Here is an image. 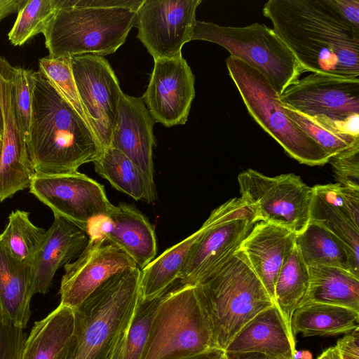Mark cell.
<instances>
[{
	"mask_svg": "<svg viewBox=\"0 0 359 359\" xmlns=\"http://www.w3.org/2000/svg\"><path fill=\"white\" fill-rule=\"evenodd\" d=\"M263 14L304 72L359 78V29L330 0H269Z\"/></svg>",
	"mask_w": 359,
	"mask_h": 359,
	"instance_id": "cell-1",
	"label": "cell"
},
{
	"mask_svg": "<svg viewBox=\"0 0 359 359\" xmlns=\"http://www.w3.org/2000/svg\"><path fill=\"white\" fill-rule=\"evenodd\" d=\"M32 120L27 143L38 174L78 171L93 162L102 149L88 123L39 72H34Z\"/></svg>",
	"mask_w": 359,
	"mask_h": 359,
	"instance_id": "cell-2",
	"label": "cell"
},
{
	"mask_svg": "<svg viewBox=\"0 0 359 359\" xmlns=\"http://www.w3.org/2000/svg\"><path fill=\"white\" fill-rule=\"evenodd\" d=\"M140 277L138 267L122 271L74 309L72 334L57 359H111L138 304Z\"/></svg>",
	"mask_w": 359,
	"mask_h": 359,
	"instance_id": "cell-3",
	"label": "cell"
},
{
	"mask_svg": "<svg viewBox=\"0 0 359 359\" xmlns=\"http://www.w3.org/2000/svg\"><path fill=\"white\" fill-rule=\"evenodd\" d=\"M196 287L215 347L224 351L252 319L274 305L240 249Z\"/></svg>",
	"mask_w": 359,
	"mask_h": 359,
	"instance_id": "cell-4",
	"label": "cell"
},
{
	"mask_svg": "<svg viewBox=\"0 0 359 359\" xmlns=\"http://www.w3.org/2000/svg\"><path fill=\"white\" fill-rule=\"evenodd\" d=\"M138 9L129 6H88L79 0H57L42 33L48 56L72 57L115 53L135 25Z\"/></svg>",
	"mask_w": 359,
	"mask_h": 359,
	"instance_id": "cell-5",
	"label": "cell"
},
{
	"mask_svg": "<svg viewBox=\"0 0 359 359\" xmlns=\"http://www.w3.org/2000/svg\"><path fill=\"white\" fill-rule=\"evenodd\" d=\"M213 348L196 286L174 285L157 306L140 359H179Z\"/></svg>",
	"mask_w": 359,
	"mask_h": 359,
	"instance_id": "cell-6",
	"label": "cell"
},
{
	"mask_svg": "<svg viewBox=\"0 0 359 359\" xmlns=\"http://www.w3.org/2000/svg\"><path fill=\"white\" fill-rule=\"evenodd\" d=\"M226 65L248 113L290 157L311 166L329 162L330 157L320 146L286 115L264 74L236 57H228Z\"/></svg>",
	"mask_w": 359,
	"mask_h": 359,
	"instance_id": "cell-7",
	"label": "cell"
},
{
	"mask_svg": "<svg viewBox=\"0 0 359 359\" xmlns=\"http://www.w3.org/2000/svg\"><path fill=\"white\" fill-rule=\"evenodd\" d=\"M192 40L217 43L231 56L254 67L265 76L278 96L304 73L283 41L264 24L228 27L196 20Z\"/></svg>",
	"mask_w": 359,
	"mask_h": 359,
	"instance_id": "cell-8",
	"label": "cell"
},
{
	"mask_svg": "<svg viewBox=\"0 0 359 359\" xmlns=\"http://www.w3.org/2000/svg\"><path fill=\"white\" fill-rule=\"evenodd\" d=\"M258 222L255 212L241 197L212 211L201 226L179 276L180 285L196 286L239 250Z\"/></svg>",
	"mask_w": 359,
	"mask_h": 359,
	"instance_id": "cell-9",
	"label": "cell"
},
{
	"mask_svg": "<svg viewBox=\"0 0 359 359\" xmlns=\"http://www.w3.org/2000/svg\"><path fill=\"white\" fill-rule=\"evenodd\" d=\"M279 100L322 123L359 137V78L311 73L290 85Z\"/></svg>",
	"mask_w": 359,
	"mask_h": 359,
	"instance_id": "cell-10",
	"label": "cell"
},
{
	"mask_svg": "<svg viewBox=\"0 0 359 359\" xmlns=\"http://www.w3.org/2000/svg\"><path fill=\"white\" fill-rule=\"evenodd\" d=\"M241 198L257 221L285 227L297 234L309 222L312 187L292 173L266 176L248 169L238 176Z\"/></svg>",
	"mask_w": 359,
	"mask_h": 359,
	"instance_id": "cell-11",
	"label": "cell"
},
{
	"mask_svg": "<svg viewBox=\"0 0 359 359\" xmlns=\"http://www.w3.org/2000/svg\"><path fill=\"white\" fill-rule=\"evenodd\" d=\"M29 188V192L54 215L75 223L86 232L89 224L107 216L113 205L102 184L78 171L35 173Z\"/></svg>",
	"mask_w": 359,
	"mask_h": 359,
	"instance_id": "cell-12",
	"label": "cell"
},
{
	"mask_svg": "<svg viewBox=\"0 0 359 359\" xmlns=\"http://www.w3.org/2000/svg\"><path fill=\"white\" fill-rule=\"evenodd\" d=\"M72 69L88 123L102 149L108 148L123 93L117 77L108 61L100 55L72 57Z\"/></svg>",
	"mask_w": 359,
	"mask_h": 359,
	"instance_id": "cell-13",
	"label": "cell"
},
{
	"mask_svg": "<svg viewBox=\"0 0 359 359\" xmlns=\"http://www.w3.org/2000/svg\"><path fill=\"white\" fill-rule=\"evenodd\" d=\"M201 0H144L137 11V37L154 58L182 55L192 40L196 11Z\"/></svg>",
	"mask_w": 359,
	"mask_h": 359,
	"instance_id": "cell-14",
	"label": "cell"
},
{
	"mask_svg": "<svg viewBox=\"0 0 359 359\" xmlns=\"http://www.w3.org/2000/svg\"><path fill=\"white\" fill-rule=\"evenodd\" d=\"M88 237L79 257L64 266L59 290L60 304L74 309L115 274L137 267L135 261L116 245L95 234Z\"/></svg>",
	"mask_w": 359,
	"mask_h": 359,
	"instance_id": "cell-15",
	"label": "cell"
},
{
	"mask_svg": "<svg viewBox=\"0 0 359 359\" xmlns=\"http://www.w3.org/2000/svg\"><path fill=\"white\" fill-rule=\"evenodd\" d=\"M195 76L182 55L154 61L142 97L155 123L165 127L184 125L195 97Z\"/></svg>",
	"mask_w": 359,
	"mask_h": 359,
	"instance_id": "cell-16",
	"label": "cell"
},
{
	"mask_svg": "<svg viewBox=\"0 0 359 359\" xmlns=\"http://www.w3.org/2000/svg\"><path fill=\"white\" fill-rule=\"evenodd\" d=\"M87 233L101 236L121 248L140 269L154 259L157 253L154 226L137 208L126 203L113 205L107 216L93 221Z\"/></svg>",
	"mask_w": 359,
	"mask_h": 359,
	"instance_id": "cell-17",
	"label": "cell"
},
{
	"mask_svg": "<svg viewBox=\"0 0 359 359\" xmlns=\"http://www.w3.org/2000/svg\"><path fill=\"white\" fill-rule=\"evenodd\" d=\"M154 120L142 97L123 93L112 133L111 146L125 154L156 189L152 158Z\"/></svg>",
	"mask_w": 359,
	"mask_h": 359,
	"instance_id": "cell-18",
	"label": "cell"
},
{
	"mask_svg": "<svg viewBox=\"0 0 359 359\" xmlns=\"http://www.w3.org/2000/svg\"><path fill=\"white\" fill-rule=\"evenodd\" d=\"M309 221L323 226L359 256V189L339 183L312 187Z\"/></svg>",
	"mask_w": 359,
	"mask_h": 359,
	"instance_id": "cell-19",
	"label": "cell"
},
{
	"mask_svg": "<svg viewBox=\"0 0 359 359\" xmlns=\"http://www.w3.org/2000/svg\"><path fill=\"white\" fill-rule=\"evenodd\" d=\"M88 238L81 226L54 215L53 222L32 264V296L48 292L56 271L82 252Z\"/></svg>",
	"mask_w": 359,
	"mask_h": 359,
	"instance_id": "cell-20",
	"label": "cell"
},
{
	"mask_svg": "<svg viewBox=\"0 0 359 359\" xmlns=\"http://www.w3.org/2000/svg\"><path fill=\"white\" fill-rule=\"evenodd\" d=\"M296 236L285 227L259 221L240 245L273 302L277 275L295 247Z\"/></svg>",
	"mask_w": 359,
	"mask_h": 359,
	"instance_id": "cell-21",
	"label": "cell"
},
{
	"mask_svg": "<svg viewBox=\"0 0 359 359\" xmlns=\"http://www.w3.org/2000/svg\"><path fill=\"white\" fill-rule=\"evenodd\" d=\"M294 337L275 306L252 319L224 350L227 355L262 353L278 359H295Z\"/></svg>",
	"mask_w": 359,
	"mask_h": 359,
	"instance_id": "cell-22",
	"label": "cell"
},
{
	"mask_svg": "<svg viewBox=\"0 0 359 359\" xmlns=\"http://www.w3.org/2000/svg\"><path fill=\"white\" fill-rule=\"evenodd\" d=\"M32 265L14 258L0 241V325L25 329L31 316Z\"/></svg>",
	"mask_w": 359,
	"mask_h": 359,
	"instance_id": "cell-23",
	"label": "cell"
},
{
	"mask_svg": "<svg viewBox=\"0 0 359 359\" xmlns=\"http://www.w3.org/2000/svg\"><path fill=\"white\" fill-rule=\"evenodd\" d=\"M295 245L308 267H338L359 277L358 257L341 240L319 224L309 221L297 234Z\"/></svg>",
	"mask_w": 359,
	"mask_h": 359,
	"instance_id": "cell-24",
	"label": "cell"
},
{
	"mask_svg": "<svg viewBox=\"0 0 359 359\" xmlns=\"http://www.w3.org/2000/svg\"><path fill=\"white\" fill-rule=\"evenodd\" d=\"M359 311L342 306L311 302L299 305L291 320L294 337L334 336L359 328Z\"/></svg>",
	"mask_w": 359,
	"mask_h": 359,
	"instance_id": "cell-25",
	"label": "cell"
},
{
	"mask_svg": "<svg viewBox=\"0 0 359 359\" xmlns=\"http://www.w3.org/2000/svg\"><path fill=\"white\" fill-rule=\"evenodd\" d=\"M74 309L60 304L34 323L24 344L21 359H57L72 334Z\"/></svg>",
	"mask_w": 359,
	"mask_h": 359,
	"instance_id": "cell-26",
	"label": "cell"
},
{
	"mask_svg": "<svg viewBox=\"0 0 359 359\" xmlns=\"http://www.w3.org/2000/svg\"><path fill=\"white\" fill-rule=\"evenodd\" d=\"M308 268L309 284L301 304L325 303L359 311L358 276L338 267L317 266Z\"/></svg>",
	"mask_w": 359,
	"mask_h": 359,
	"instance_id": "cell-27",
	"label": "cell"
},
{
	"mask_svg": "<svg viewBox=\"0 0 359 359\" xmlns=\"http://www.w3.org/2000/svg\"><path fill=\"white\" fill-rule=\"evenodd\" d=\"M201 232L200 228L141 269L140 297L143 300L161 297L175 285Z\"/></svg>",
	"mask_w": 359,
	"mask_h": 359,
	"instance_id": "cell-28",
	"label": "cell"
},
{
	"mask_svg": "<svg viewBox=\"0 0 359 359\" xmlns=\"http://www.w3.org/2000/svg\"><path fill=\"white\" fill-rule=\"evenodd\" d=\"M95 172L116 189L135 200L152 203L157 198L140 169L119 150L109 147L102 149L93 162Z\"/></svg>",
	"mask_w": 359,
	"mask_h": 359,
	"instance_id": "cell-29",
	"label": "cell"
},
{
	"mask_svg": "<svg viewBox=\"0 0 359 359\" xmlns=\"http://www.w3.org/2000/svg\"><path fill=\"white\" fill-rule=\"evenodd\" d=\"M309 284V268L295 245L280 268L274 287V304L292 334V317L305 297Z\"/></svg>",
	"mask_w": 359,
	"mask_h": 359,
	"instance_id": "cell-30",
	"label": "cell"
},
{
	"mask_svg": "<svg viewBox=\"0 0 359 359\" xmlns=\"http://www.w3.org/2000/svg\"><path fill=\"white\" fill-rule=\"evenodd\" d=\"M29 215L25 210L11 212L0 234V241L14 258L32 265L42 247L46 231L34 225Z\"/></svg>",
	"mask_w": 359,
	"mask_h": 359,
	"instance_id": "cell-31",
	"label": "cell"
},
{
	"mask_svg": "<svg viewBox=\"0 0 359 359\" xmlns=\"http://www.w3.org/2000/svg\"><path fill=\"white\" fill-rule=\"evenodd\" d=\"M57 7V0L25 1L18 10L14 25L8 34L13 46H22L43 33Z\"/></svg>",
	"mask_w": 359,
	"mask_h": 359,
	"instance_id": "cell-32",
	"label": "cell"
},
{
	"mask_svg": "<svg viewBox=\"0 0 359 359\" xmlns=\"http://www.w3.org/2000/svg\"><path fill=\"white\" fill-rule=\"evenodd\" d=\"M162 296L150 300H143L140 297L129 328L111 359L141 358L152 318Z\"/></svg>",
	"mask_w": 359,
	"mask_h": 359,
	"instance_id": "cell-33",
	"label": "cell"
},
{
	"mask_svg": "<svg viewBox=\"0 0 359 359\" xmlns=\"http://www.w3.org/2000/svg\"><path fill=\"white\" fill-rule=\"evenodd\" d=\"M282 105L290 119L318 144L330 157L359 142V137L341 132L286 105Z\"/></svg>",
	"mask_w": 359,
	"mask_h": 359,
	"instance_id": "cell-34",
	"label": "cell"
},
{
	"mask_svg": "<svg viewBox=\"0 0 359 359\" xmlns=\"http://www.w3.org/2000/svg\"><path fill=\"white\" fill-rule=\"evenodd\" d=\"M39 71L88 123L76 86L72 69V57H42L39 60Z\"/></svg>",
	"mask_w": 359,
	"mask_h": 359,
	"instance_id": "cell-35",
	"label": "cell"
},
{
	"mask_svg": "<svg viewBox=\"0 0 359 359\" xmlns=\"http://www.w3.org/2000/svg\"><path fill=\"white\" fill-rule=\"evenodd\" d=\"M34 71L14 67L11 79V91L15 120L26 144L32 120V92Z\"/></svg>",
	"mask_w": 359,
	"mask_h": 359,
	"instance_id": "cell-36",
	"label": "cell"
},
{
	"mask_svg": "<svg viewBox=\"0 0 359 359\" xmlns=\"http://www.w3.org/2000/svg\"><path fill=\"white\" fill-rule=\"evenodd\" d=\"M337 183L359 189V142L330 157Z\"/></svg>",
	"mask_w": 359,
	"mask_h": 359,
	"instance_id": "cell-37",
	"label": "cell"
},
{
	"mask_svg": "<svg viewBox=\"0 0 359 359\" xmlns=\"http://www.w3.org/2000/svg\"><path fill=\"white\" fill-rule=\"evenodd\" d=\"M27 337L23 329L0 325V359H21Z\"/></svg>",
	"mask_w": 359,
	"mask_h": 359,
	"instance_id": "cell-38",
	"label": "cell"
},
{
	"mask_svg": "<svg viewBox=\"0 0 359 359\" xmlns=\"http://www.w3.org/2000/svg\"><path fill=\"white\" fill-rule=\"evenodd\" d=\"M330 2L346 21L359 29V0H330Z\"/></svg>",
	"mask_w": 359,
	"mask_h": 359,
	"instance_id": "cell-39",
	"label": "cell"
},
{
	"mask_svg": "<svg viewBox=\"0 0 359 359\" xmlns=\"http://www.w3.org/2000/svg\"><path fill=\"white\" fill-rule=\"evenodd\" d=\"M336 347L342 359H359V328L339 339Z\"/></svg>",
	"mask_w": 359,
	"mask_h": 359,
	"instance_id": "cell-40",
	"label": "cell"
},
{
	"mask_svg": "<svg viewBox=\"0 0 359 359\" xmlns=\"http://www.w3.org/2000/svg\"><path fill=\"white\" fill-rule=\"evenodd\" d=\"M25 1L24 0H0V23L9 15L18 11Z\"/></svg>",
	"mask_w": 359,
	"mask_h": 359,
	"instance_id": "cell-41",
	"label": "cell"
},
{
	"mask_svg": "<svg viewBox=\"0 0 359 359\" xmlns=\"http://www.w3.org/2000/svg\"><path fill=\"white\" fill-rule=\"evenodd\" d=\"M224 354V351L219 348H210L203 353L194 354L179 359H222Z\"/></svg>",
	"mask_w": 359,
	"mask_h": 359,
	"instance_id": "cell-42",
	"label": "cell"
},
{
	"mask_svg": "<svg viewBox=\"0 0 359 359\" xmlns=\"http://www.w3.org/2000/svg\"><path fill=\"white\" fill-rule=\"evenodd\" d=\"M11 64L2 56L0 55V86L1 81L6 69L9 67ZM4 116H3V110H2V104L0 96V137L3 140L4 137Z\"/></svg>",
	"mask_w": 359,
	"mask_h": 359,
	"instance_id": "cell-43",
	"label": "cell"
},
{
	"mask_svg": "<svg viewBox=\"0 0 359 359\" xmlns=\"http://www.w3.org/2000/svg\"><path fill=\"white\" fill-rule=\"evenodd\" d=\"M227 357L229 359H278L262 353H245L241 355H227Z\"/></svg>",
	"mask_w": 359,
	"mask_h": 359,
	"instance_id": "cell-44",
	"label": "cell"
},
{
	"mask_svg": "<svg viewBox=\"0 0 359 359\" xmlns=\"http://www.w3.org/2000/svg\"><path fill=\"white\" fill-rule=\"evenodd\" d=\"M318 359H342V357L335 346L323 351Z\"/></svg>",
	"mask_w": 359,
	"mask_h": 359,
	"instance_id": "cell-45",
	"label": "cell"
},
{
	"mask_svg": "<svg viewBox=\"0 0 359 359\" xmlns=\"http://www.w3.org/2000/svg\"><path fill=\"white\" fill-rule=\"evenodd\" d=\"M295 359H312V356L309 351H296L294 353Z\"/></svg>",
	"mask_w": 359,
	"mask_h": 359,
	"instance_id": "cell-46",
	"label": "cell"
},
{
	"mask_svg": "<svg viewBox=\"0 0 359 359\" xmlns=\"http://www.w3.org/2000/svg\"><path fill=\"white\" fill-rule=\"evenodd\" d=\"M2 147H3V140L0 137V158H1V155Z\"/></svg>",
	"mask_w": 359,
	"mask_h": 359,
	"instance_id": "cell-47",
	"label": "cell"
},
{
	"mask_svg": "<svg viewBox=\"0 0 359 359\" xmlns=\"http://www.w3.org/2000/svg\"><path fill=\"white\" fill-rule=\"evenodd\" d=\"M222 359H229V358H228V357H227V355L225 354V353H224V355H223V357H222Z\"/></svg>",
	"mask_w": 359,
	"mask_h": 359,
	"instance_id": "cell-48",
	"label": "cell"
}]
</instances>
